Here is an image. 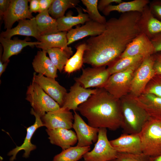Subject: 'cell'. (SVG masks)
Returning a JSON list of instances; mask_svg holds the SVG:
<instances>
[{
	"label": "cell",
	"mask_w": 161,
	"mask_h": 161,
	"mask_svg": "<svg viewBox=\"0 0 161 161\" xmlns=\"http://www.w3.org/2000/svg\"><path fill=\"white\" fill-rule=\"evenodd\" d=\"M141 13H122L107 21L104 31L85 42L83 63L92 67L105 66L119 58L129 44L141 32L138 21Z\"/></svg>",
	"instance_id": "1"
},
{
	"label": "cell",
	"mask_w": 161,
	"mask_h": 161,
	"mask_svg": "<svg viewBox=\"0 0 161 161\" xmlns=\"http://www.w3.org/2000/svg\"><path fill=\"white\" fill-rule=\"evenodd\" d=\"M77 110L90 126L114 131L121 127L123 115L120 99L114 97L103 87L80 105Z\"/></svg>",
	"instance_id": "2"
},
{
	"label": "cell",
	"mask_w": 161,
	"mask_h": 161,
	"mask_svg": "<svg viewBox=\"0 0 161 161\" xmlns=\"http://www.w3.org/2000/svg\"><path fill=\"white\" fill-rule=\"evenodd\" d=\"M120 100L123 118L121 127L124 133L139 134L151 118L129 94Z\"/></svg>",
	"instance_id": "3"
},
{
	"label": "cell",
	"mask_w": 161,
	"mask_h": 161,
	"mask_svg": "<svg viewBox=\"0 0 161 161\" xmlns=\"http://www.w3.org/2000/svg\"><path fill=\"white\" fill-rule=\"evenodd\" d=\"M139 134L143 153L149 157L161 155V126L159 120L151 118Z\"/></svg>",
	"instance_id": "4"
},
{
	"label": "cell",
	"mask_w": 161,
	"mask_h": 161,
	"mask_svg": "<svg viewBox=\"0 0 161 161\" xmlns=\"http://www.w3.org/2000/svg\"><path fill=\"white\" fill-rule=\"evenodd\" d=\"M26 99L41 117L46 112L57 110L61 107L55 100L33 81L27 87Z\"/></svg>",
	"instance_id": "5"
},
{
	"label": "cell",
	"mask_w": 161,
	"mask_h": 161,
	"mask_svg": "<svg viewBox=\"0 0 161 161\" xmlns=\"http://www.w3.org/2000/svg\"><path fill=\"white\" fill-rule=\"evenodd\" d=\"M141 62L126 70L110 75L101 87L117 99H120L128 95L130 92L131 82L134 72Z\"/></svg>",
	"instance_id": "6"
},
{
	"label": "cell",
	"mask_w": 161,
	"mask_h": 161,
	"mask_svg": "<svg viewBox=\"0 0 161 161\" xmlns=\"http://www.w3.org/2000/svg\"><path fill=\"white\" fill-rule=\"evenodd\" d=\"M155 60L154 54L144 58L135 71L129 94L132 97H136L143 94L148 83L156 75L154 67Z\"/></svg>",
	"instance_id": "7"
},
{
	"label": "cell",
	"mask_w": 161,
	"mask_h": 161,
	"mask_svg": "<svg viewBox=\"0 0 161 161\" xmlns=\"http://www.w3.org/2000/svg\"><path fill=\"white\" fill-rule=\"evenodd\" d=\"M117 153L108 139L107 129L100 128L94 147L83 158L85 161H109L117 158Z\"/></svg>",
	"instance_id": "8"
},
{
	"label": "cell",
	"mask_w": 161,
	"mask_h": 161,
	"mask_svg": "<svg viewBox=\"0 0 161 161\" xmlns=\"http://www.w3.org/2000/svg\"><path fill=\"white\" fill-rule=\"evenodd\" d=\"M110 75L105 66L87 67L82 69L81 75L74 80L85 88H97L102 87Z\"/></svg>",
	"instance_id": "9"
},
{
	"label": "cell",
	"mask_w": 161,
	"mask_h": 161,
	"mask_svg": "<svg viewBox=\"0 0 161 161\" xmlns=\"http://www.w3.org/2000/svg\"><path fill=\"white\" fill-rule=\"evenodd\" d=\"M44 126L47 129L72 128L74 114L70 110L61 107L58 110L46 113L41 117Z\"/></svg>",
	"instance_id": "10"
},
{
	"label": "cell",
	"mask_w": 161,
	"mask_h": 161,
	"mask_svg": "<svg viewBox=\"0 0 161 161\" xmlns=\"http://www.w3.org/2000/svg\"><path fill=\"white\" fill-rule=\"evenodd\" d=\"M72 128L75 131L78 142L80 147L90 146L97 140L99 129L87 124L76 111H74Z\"/></svg>",
	"instance_id": "11"
},
{
	"label": "cell",
	"mask_w": 161,
	"mask_h": 161,
	"mask_svg": "<svg viewBox=\"0 0 161 161\" xmlns=\"http://www.w3.org/2000/svg\"><path fill=\"white\" fill-rule=\"evenodd\" d=\"M49 95L61 107L67 92L66 89L59 84L55 78L46 77L36 72L33 73L32 79Z\"/></svg>",
	"instance_id": "12"
},
{
	"label": "cell",
	"mask_w": 161,
	"mask_h": 161,
	"mask_svg": "<svg viewBox=\"0 0 161 161\" xmlns=\"http://www.w3.org/2000/svg\"><path fill=\"white\" fill-rule=\"evenodd\" d=\"M28 0H11L8 9L3 17L4 28H12L16 21L25 19H30L34 17L30 12Z\"/></svg>",
	"instance_id": "13"
},
{
	"label": "cell",
	"mask_w": 161,
	"mask_h": 161,
	"mask_svg": "<svg viewBox=\"0 0 161 161\" xmlns=\"http://www.w3.org/2000/svg\"><path fill=\"white\" fill-rule=\"evenodd\" d=\"M96 91L97 88L86 89L75 82L70 87L69 92L67 93L61 107L75 111L80 105L86 101Z\"/></svg>",
	"instance_id": "14"
},
{
	"label": "cell",
	"mask_w": 161,
	"mask_h": 161,
	"mask_svg": "<svg viewBox=\"0 0 161 161\" xmlns=\"http://www.w3.org/2000/svg\"><path fill=\"white\" fill-rule=\"evenodd\" d=\"M155 53L154 48L151 40L141 32L129 44L119 58L137 55L145 58Z\"/></svg>",
	"instance_id": "15"
},
{
	"label": "cell",
	"mask_w": 161,
	"mask_h": 161,
	"mask_svg": "<svg viewBox=\"0 0 161 161\" xmlns=\"http://www.w3.org/2000/svg\"><path fill=\"white\" fill-rule=\"evenodd\" d=\"M29 39L27 38L23 40L18 38L12 40L0 37L2 46L0 47V60L3 62L9 61L10 57L20 53L24 47L27 46L32 47L40 43L38 41L29 42Z\"/></svg>",
	"instance_id": "16"
},
{
	"label": "cell",
	"mask_w": 161,
	"mask_h": 161,
	"mask_svg": "<svg viewBox=\"0 0 161 161\" xmlns=\"http://www.w3.org/2000/svg\"><path fill=\"white\" fill-rule=\"evenodd\" d=\"M110 142L117 153L138 154L142 153L139 134L123 133Z\"/></svg>",
	"instance_id": "17"
},
{
	"label": "cell",
	"mask_w": 161,
	"mask_h": 161,
	"mask_svg": "<svg viewBox=\"0 0 161 161\" xmlns=\"http://www.w3.org/2000/svg\"><path fill=\"white\" fill-rule=\"evenodd\" d=\"M30 113L35 117V122L32 125L27 128L26 135L23 144L20 146H16V148L8 153V156H12L10 159V161H14L16 159L17 153L22 150L24 151L23 157L27 158L29 157L30 152L36 148V146L32 143L31 139L36 130L44 126L41 117L34 112L32 108L31 109Z\"/></svg>",
	"instance_id": "18"
},
{
	"label": "cell",
	"mask_w": 161,
	"mask_h": 161,
	"mask_svg": "<svg viewBox=\"0 0 161 161\" xmlns=\"http://www.w3.org/2000/svg\"><path fill=\"white\" fill-rule=\"evenodd\" d=\"M106 28L104 24L90 20L81 26L72 28L67 33V45L88 36H94L102 33Z\"/></svg>",
	"instance_id": "19"
},
{
	"label": "cell",
	"mask_w": 161,
	"mask_h": 161,
	"mask_svg": "<svg viewBox=\"0 0 161 161\" xmlns=\"http://www.w3.org/2000/svg\"><path fill=\"white\" fill-rule=\"evenodd\" d=\"M20 35L27 36H32L38 41L40 37L38 29L35 18L30 19L20 20L15 27L6 30L1 32L0 37L8 39L13 36Z\"/></svg>",
	"instance_id": "20"
},
{
	"label": "cell",
	"mask_w": 161,
	"mask_h": 161,
	"mask_svg": "<svg viewBox=\"0 0 161 161\" xmlns=\"http://www.w3.org/2000/svg\"><path fill=\"white\" fill-rule=\"evenodd\" d=\"M46 131L50 143L61 147L62 150L75 145L78 142L75 133L70 129L58 128Z\"/></svg>",
	"instance_id": "21"
},
{
	"label": "cell",
	"mask_w": 161,
	"mask_h": 161,
	"mask_svg": "<svg viewBox=\"0 0 161 161\" xmlns=\"http://www.w3.org/2000/svg\"><path fill=\"white\" fill-rule=\"evenodd\" d=\"M133 97L151 118L161 120V97L151 94L143 93Z\"/></svg>",
	"instance_id": "22"
},
{
	"label": "cell",
	"mask_w": 161,
	"mask_h": 161,
	"mask_svg": "<svg viewBox=\"0 0 161 161\" xmlns=\"http://www.w3.org/2000/svg\"><path fill=\"white\" fill-rule=\"evenodd\" d=\"M138 24L141 32L145 34L150 39L161 32V21L153 16L148 5L144 7L141 13Z\"/></svg>",
	"instance_id": "23"
},
{
	"label": "cell",
	"mask_w": 161,
	"mask_h": 161,
	"mask_svg": "<svg viewBox=\"0 0 161 161\" xmlns=\"http://www.w3.org/2000/svg\"><path fill=\"white\" fill-rule=\"evenodd\" d=\"M45 50L38 51L32 63L35 72L53 78L58 77V69L50 58L47 55Z\"/></svg>",
	"instance_id": "24"
},
{
	"label": "cell",
	"mask_w": 161,
	"mask_h": 161,
	"mask_svg": "<svg viewBox=\"0 0 161 161\" xmlns=\"http://www.w3.org/2000/svg\"><path fill=\"white\" fill-rule=\"evenodd\" d=\"M67 32H60L56 33L41 36L38 41L40 43L36 47L42 50H46L55 47L72 50V48L67 45Z\"/></svg>",
	"instance_id": "25"
},
{
	"label": "cell",
	"mask_w": 161,
	"mask_h": 161,
	"mask_svg": "<svg viewBox=\"0 0 161 161\" xmlns=\"http://www.w3.org/2000/svg\"><path fill=\"white\" fill-rule=\"evenodd\" d=\"M78 13L77 16H73L71 11L68 13L66 16L56 20L59 32H68L75 25L83 24L91 19L87 13H83L80 8L76 7Z\"/></svg>",
	"instance_id": "26"
},
{
	"label": "cell",
	"mask_w": 161,
	"mask_h": 161,
	"mask_svg": "<svg viewBox=\"0 0 161 161\" xmlns=\"http://www.w3.org/2000/svg\"><path fill=\"white\" fill-rule=\"evenodd\" d=\"M150 2L149 0H134L128 2L123 1L116 5H109L102 12L106 16H108L113 11L122 13L135 11L141 13L144 7L149 4Z\"/></svg>",
	"instance_id": "27"
},
{
	"label": "cell",
	"mask_w": 161,
	"mask_h": 161,
	"mask_svg": "<svg viewBox=\"0 0 161 161\" xmlns=\"http://www.w3.org/2000/svg\"><path fill=\"white\" fill-rule=\"evenodd\" d=\"M35 18L40 36L60 32L58 29L56 20L50 16L48 10L39 13Z\"/></svg>",
	"instance_id": "28"
},
{
	"label": "cell",
	"mask_w": 161,
	"mask_h": 161,
	"mask_svg": "<svg viewBox=\"0 0 161 161\" xmlns=\"http://www.w3.org/2000/svg\"><path fill=\"white\" fill-rule=\"evenodd\" d=\"M90 149V146H71L55 155L52 161H78Z\"/></svg>",
	"instance_id": "29"
},
{
	"label": "cell",
	"mask_w": 161,
	"mask_h": 161,
	"mask_svg": "<svg viewBox=\"0 0 161 161\" xmlns=\"http://www.w3.org/2000/svg\"><path fill=\"white\" fill-rule=\"evenodd\" d=\"M46 50L53 64L60 72L73 54L72 50H67L58 47L51 48Z\"/></svg>",
	"instance_id": "30"
},
{
	"label": "cell",
	"mask_w": 161,
	"mask_h": 161,
	"mask_svg": "<svg viewBox=\"0 0 161 161\" xmlns=\"http://www.w3.org/2000/svg\"><path fill=\"white\" fill-rule=\"evenodd\" d=\"M86 47L85 42L80 43L76 47V52L69 59L64 67L66 72L70 74L79 70L82 67L84 63L83 55Z\"/></svg>",
	"instance_id": "31"
},
{
	"label": "cell",
	"mask_w": 161,
	"mask_h": 161,
	"mask_svg": "<svg viewBox=\"0 0 161 161\" xmlns=\"http://www.w3.org/2000/svg\"><path fill=\"white\" fill-rule=\"evenodd\" d=\"M144 58L141 55L128 56L119 58L107 69L110 75L126 70L142 62Z\"/></svg>",
	"instance_id": "32"
},
{
	"label": "cell",
	"mask_w": 161,
	"mask_h": 161,
	"mask_svg": "<svg viewBox=\"0 0 161 161\" xmlns=\"http://www.w3.org/2000/svg\"><path fill=\"white\" fill-rule=\"evenodd\" d=\"M80 1L78 0H54L48 10V13L52 18L57 20L64 16L68 9L75 7Z\"/></svg>",
	"instance_id": "33"
},
{
	"label": "cell",
	"mask_w": 161,
	"mask_h": 161,
	"mask_svg": "<svg viewBox=\"0 0 161 161\" xmlns=\"http://www.w3.org/2000/svg\"><path fill=\"white\" fill-rule=\"evenodd\" d=\"M86 9H83L85 12L87 13L89 18L94 21L105 24L107 21L105 17L99 13L98 9V0H81Z\"/></svg>",
	"instance_id": "34"
},
{
	"label": "cell",
	"mask_w": 161,
	"mask_h": 161,
	"mask_svg": "<svg viewBox=\"0 0 161 161\" xmlns=\"http://www.w3.org/2000/svg\"><path fill=\"white\" fill-rule=\"evenodd\" d=\"M143 93L151 94L161 97V75L156 74L152 78Z\"/></svg>",
	"instance_id": "35"
},
{
	"label": "cell",
	"mask_w": 161,
	"mask_h": 161,
	"mask_svg": "<svg viewBox=\"0 0 161 161\" xmlns=\"http://www.w3.org/2000/svg\"><path fill=\"white\" fill-rule=\"evenodd\" d=\"M149 157L143 153L138 154L118 153L117 158L120 161H148Z\"/></svg>",
	"instance_id": "36"
},
{
	"label": "cell",
	"mask_w": 161,
	"mask_h": 161,
	"mask_svg": "<svg viewBox=\"0 0 161 161\" xmlns=\"http://www.w3.org/2000/svg\"><path fill=\"white\" fill-rule=\"evenodd\" d=\"M148 6L153 16L161 21V0H153L150 1Z\"/></svg>",
	"instance_id": "37"
},
{
	"label": "cell",
	"mask_w": 161,
	"mask_h": 161,
	"mask_svg": "<svg viewBox=\"0 0 161 161\" xmlns=\"http://www.w3.org/2000/svg\"><path fill=\"white\" fill-rule=\"evenodd\" d=\"M150 40L154 47L155 53L161 52V32L155 35Z\"/></svg>",
	"instance_id": "38"
},
{
	"label": "cell",
	"mask_w": 161,
	"mask_h": 161,
	"mask_svg": "<svg viewBox=\"0 0 161 161\" xmlns=\"http://www.w3.org/2000/svg\"><path fill=\"white\" fill-rule=\"evenodd\" d=\"M123 2L122 0H100L98 1V9L99 10L103 12L104 10L112 3L119 4Z\"/></svg>",
	"instance_id": "39"
},
{
	"label": "cell",
	"mask_w": 161,
	"mask_h": 161,
	"mask_svg": "<svg viewBox=\"0 0 161 161\" xmlns=\"http://www.w3.org/2000/svg\"><path fill=\"white\" fill-rule=\"evenodd\" d=\"M154 69L156 74L161 75V52L154 54Z\"/></svg>",
	"instance_id": "40"
},
{
	"label": "cell",
	"mask_w": 161,
	"mask_h": 161,
	"mask_svg": "<svg viewBox=\"0 0 161 161\" xmlns=\"http://www.w3.org/2000/svg\"><path fill=\"white\" fill-rule=\"evenodd\" d=\"M11 0H0V16L1 19L7 11L9 7Z\"/></svg>",
	"instance_id": "41"
},
{
	"label": "cell",
	"mask_w": 161,
	"mask_h": 161,
	"mask_svg": "<svg viewBox=\"0 0 161 161\" xmlns=\"http://www.w3.org/2000/svg\"><path fill=\"white\" fill-rule=\"evenodd\" d=\"M54 0H39L40 5L39 13L48 10Z\"/></svg>",
	"instance_id": "42"
},
{
	"label": "cell",
	"mask_w": 161,
	"mask_h": 161,
	"mask_svg": "<svg viewBox=\"0 0 161 161\" xmlns=\"http://www.w3.org/2000/svg\"><path fill=\"white\" fill-rule=\"evenodd\" d=\"M30 2L29 10L32 13L33 12L39 13L40 11V5L39 0H30Z\"/></svg>",
	"instance_id": "43"
},
{
	"label": "cell",
	"mask_w": 161,
	"mask_h": 161,
	"mask_svg": "<svg viewBox=\"0 0 161 161\" xmlns=\"http://www.w3.org/2000/svg\"><path fill=\"white\" fill-rule=\"evenodd\" d=\"M10 61V60L5 62H3L0 60V76L5 71L7 66Z\"/></svg>",
	"instance_id": "44"
},
{
	"label": "cell",
	"mask_w": 161,
	"mask_h": 161,
	"mask_svg": "<svg viewBox=\"0 0 161 161\" xmlns=\"http://www.w3.org/2000/svg\"><path fill=\"white\" fill-rule=\"evenodd\" d=\"M148 161H161V155L153 157H149Z\"/></svg>",
	"instance_id": "45"
},
{
	"label": "cell",
	"mask_w": 161,
	"mask_h": 161,
	"mask_svg": "<svg viewBox=\"0 0 161 161\" xmlns=\"http://www.w3.org/2000/svg\"><path fill=\"white\" fill-rule=\"evenodd\" d=\"M109 161H120L119 160L117 159V158L115 159H113Z\"/></svg>",
	"instance_id": "46"
},
{
	"label": "cell",
	"mask_w": 161,
	"mask_h": 161,
	"mask_svg": "<svg viewBox=\"0 0 161 161\" xmlns=\"http://www.w3.org/2000/svg\"><path fill=\"white\" fill-rule=\"evenodd\" d=\"M160 124L161 126V120H159Z\"/></svg>",
	"instance_id": "47"
},
{
	"label": "cell",
	"mask_w": 161,
	"mask_h": 161,
	"mask_svg": "<svg viewBox=\"0 0 161 161\" xmlns=\"http://www.w3.org/2000/svg\"><path fill=\"white\" fill-rule=\"evenodd\" d=\"M85 161L83 160V161Z\"/></svg>",
	"instance_id": "48"
}]
</instances>
